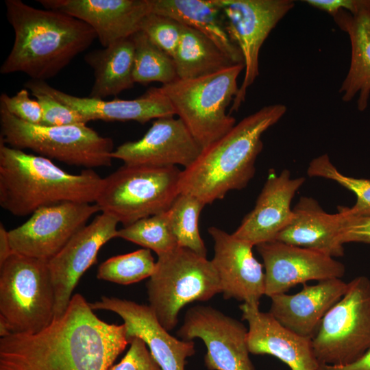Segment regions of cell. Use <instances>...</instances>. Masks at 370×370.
Here are the masks:
<instances>
[{
	"label": "cell",
	"mask_w": 370,
	"mask_h": 370,
	"mask_svg": "<svg viewBox=\"0 0 370 370\" xmlns=\"http://www.w3.org/2000/svg\"><path fill=\"white\" fill-rule=\"evenodd\" d=\"M6 230L2 223H0V266L13 254Z\"/></svg>",
	"instance_id": "obj_41"
},
{
	"label": "cell",
	"mask_w": 370,
	"mask_h": 370,
	"mask_svg": "<svg viewBox=\"0 0 370 370\" xmlns=\"http://www.w3.org/2000/svg\"><path fill=\"white\" fill-rule=\"evenodd\" d=\"M45 9L62 12L90 26L103 47L140 31L153 12L152 0H38Z\"/></svg>",
	"instance_id": "obj_20"
},
{
	"label": "cell",
	"mask_w": 370,
	"mask_h": 370,
	"mask_svg": "<svg viewBox=\"0 0 370 370\" xmlns=\"http://www.w3.org/2000/svg\"><path fill=\"white\" fill-rule=\"evenodd\" d=\"M206 205L198 198L180 193L167 210L172 233L177 245L206 257L207 249L200 236L198 220Z\"/></svg>",
	"instance_id": "obj_30"
},
{
	"label": "cell",
	"mask_w": 370,
	"mask_h": 370,
	"mask_svg": "<svg viewBox=\"0 0 370 370\" xmlns=\"http://www.w3.org/2000/svg\"><path fill=\"white\" fill-rule=\"evenodd\" d=\"M332 17L348 34L352 47L350 66L339 92L345 102L358 95L357 108L362 112L370 97V0L355 14L341 10Z\"/></svg>",
	"instance_id": "obj_25"
},
{
	"label": "cell",
	"mask_w": 370,
	"mask_h": 370,
	"mask_svg": "<svg viewBox=\"0 0 370 370\" xmlns=\"http://www.w3.org/2000/svg\"><path fill=\"white\" fill-rule=\"evenodd\" d=\"M286 111L283 104L269 105L236 123L181 171L180 193L191 195L206 205L222 199L231 190L244 188L255 174L262 134Z\"/></svg>",
	"instance_id": "obj_3"
},
{
	"label": "cell",
	"mask_w": 370,
	"mask_h": 370,
	"mask_svg": "<svg viewBox=\"0 0 370 370\" xmlns=\"http://www.w3.org/2000/svg\"><path fill=\"white\" fill-rule=\"evenodd\" d=\"M208 231L214 241L211 262L224 298L259 306L264 295L265 275L263 265L254 256V246L217 227H210Z\"/></svg>",
	"instance_id": "obj_18"
},
{
	"label": "cell",
	"mask_w": 370,
	"mask_h": 370,
	"mask_svg": "<svg viewBox=\"0 0 370 370\" xmlns=\"http://www.w3.org/2000/svg\"><path fill=\"white\" fill-rule=\"evenodd\" d=\"M119 223L113 216L101 212L48 260L56 297L54 318L66 310L78 281L97 262L101 247L116 237Z\"/></svg>",
	"instance_id": "obj_15"
},
{
	"label": "cell",
	"mask_w": 370,
	"mask_h": 370,
	"mask_svg": "<svg viewBox=\"0 0 370 370\" xmlns=\"http://www.w3.org/2000/svg\"><path fill=\"white\" fill-rule=\"evenodd\" d=\"M103 178L92 169L67 173L51 160L0 142V206L25 217L62 202H95Z\"/></svg>",
	"instance_id": "obj_4"
},
{
	"label": "cell",
	"mask_w": 370,
	"mask_h": 370,
	"mask_svg": "<svg viewBox=\"0 0 370 370\" xmlns=\"http://www.w3.org/2000/svg\"><path fill=\"white\" fill-rule=\"evenodd\" d=\"M304 1L310 6L326 12L333 16L341 10L355 14L367 4L368 0H306Z\"/></svg>",
	"instance_id": "obj_39"
},
{
	"label": "cell",
	"mask_w": 370,
	"mask_h": 370,
	"mask_svg": "<svg viewBox=\"0 0 370 370\" xmlns=\"http://www.w3.org/2000/svg\"><path fill=\"white\" fill-rule=\"evenodd\" d=\"M248 329L239 321L208 306L186 312L177 335L184 341L201 338L207 348L209 370H255L247 345Z\"/></svg>",
	"instance_id": "obj_13"
},
{
	"label": "cell",
	"mask_w": 370,
	"mask_h": 370,
	"mask_svg": "<svg viewBox=\"0 0 370 370\" xmlns=\"http://www.w3.org/2000/svg\"><path fill=\"white\" fill-rule=\"evenodd\" d=\"M134 46L133 78L135 83L162 85L178 79L173 58L156 46L141 30L132 36Z\"/></svg>",
	"instance_id": "obj_29"
},
{
	"label": "cell",
	"mask_w": 370,
	"mask_h": 370,
	"mask_svg": "<svg viewBox=\"0 0 370 370\" xmlns=\"http://www.w3.org/2000/svg\"><path fill=\"white\" fill-rule=\"evenodd\" d=\"M147 288L149 306L167 331L175 328L178 314L186 304L206 301L221 293L211 260L181 247L158 256Z\"/></svg>",
	"instance_id": "obj_7"
},
{
	"label": "cell",
	"mask_w": 370,
	"mask_h": 370,
	"mask_svg": "<svg viewBox=\"0 0 370 370\" xmlns=\"http://www.w3.org/2000/svg\"><path fill=\"white\" fill-rule=\"evenodd\" d=\"M5 4L14 40L0 67L3 75L21 72L46 81L97 38L90 26L62 12L36 8L21 0H5Z\"/></svg>",
	"instance_id": "obj_2"
},
{
	"label": "cell",
	"mask_w": 370,
	"mask_h": 370,
	"mask_svg": "<svg viewBox=\"0 0 370 370\" xmlns=\"http://www.w3.org/2000/svg\"><path fill=\"white\" fill-rule=\"evenodd\" d=\"M256 247L263 260L264 295L269 297L308 281L341 278L345 273L343 264L315 250L278 241Z\"/></svg>",
	"instance_id": "obj_14"
},
{
	"label": "cell",
	"mask_w": 370,
	"mask_h": 370,
	"mask_svg": "<svg viewBox=\"0 0 370 370\" xmlns=\"http://www.w3.org/2000/svg\"><path fill=\"white\" fill-rule=\"evenodd\" d=\"M0 106L18 119L34 125H40L42 109L36 99H32L26 88L10 97L6 93L0 96Z\"/></svg>",
	"instance_id": "obj_36"
},
{
	"label": "cell",
	"mask_w": 370,
	"mask_h": 370,
	"mask_svg": "<svg viewBox=\"0 0 370 370\" xmlns=\"http://www.w3.org/2000/svg\"><path fill=\"white\" fill-rule=\"evenodd\" d=\"M48 260L13 253L0 266V315L12 333L34 334L54 319Z\"/></svg>",
	"instance_id": "obj_9"
},
{
	"label": "cell",
	"mask_w": 370,
	"mask_h": 370,
	"mask_svg": "<svg viewBox=\"0 0 370 370\" xmlns=\"http://www.w3.org/2000/svg\"><path fill=\"white\" fill-rule=\"evenodd\" d=\"M156 262L148 249L110 258L99 267L97 278L123 285H128L150 278Z\"/></svg>",
	"instance_id": "obj_32"
},
{
	"label": "cell",
	"mask_w": 370,
	"mask_h": 370,
	"mask_svg": "<svg viewBox=\"0 0 370 370\" xmlns=\"http://www.w3.org/2000/svg\"><path fill=\"white\" fill-rule=\"evenodd\" d=\"M116 237L152 250L158 256L179 247L170 227L167 211L124 226L118 230Z\"/></svg>",
	"instance_id": "obj_31"
},
{
	"label": "cell",
	"mask_w": 370,
	"mask_h": 370,
	"mask_svg": "<svg viewBox=\"0 0 370 370\" xmlns=\"http://www.w3.org/2000/svg\"><path fill=\"white\" fill-rule=\"evenodd\" d=\"M24 87L31 92H39L53 97L78 112L87 122L134 121L144 124L153 119L175 115L172 104L160 87H151L134 99L110 101L74 96L51 86L46 81L31 79L24 84Z\"/></svg>",
	"instance_id": "obj_19"
},
{
	"label": "cell",
	"mask_w": 370,
	"mask_h": 370,
	"mask_svg": "<svg viewBox=\"0 0 370 370\" xmlns=\"http://www.w3.org/2000/svg\"><path fill=\"white\" fill-rule=\"evenodd\" d=\"M338 210L341 214L342 243L355 242L370 244V215L349 214L344 206H338Z\"/></svg>",
	"instance_id": "obj_38"
},
{
	"label": "cell",
	"mask_w": 370,
	"mask_h": 370,
	"mask_svg": "<svg viewBox=\"0 0 370 370\" xmlns=\"http://www.w3.org/2000/svg\"><path fill=\"white\" fill-rule=\"evenodd\" d=\"M134 58L132 37L86 53L84 60L94 72V83L89 97L103 99L132 88L135 84Z\"/></svg>",
	"instance_id": "obj_27"
},
{
	"label": "cell",
	"mask_w": 370,
	"mask_h": 370,
	"mask_svg": "<svg viewBox=\"0 0 370 370\" xmlns=\"http://www.w3.org/2000/svg\"><path fill=\"white\" fill-rule=\"evenodd\" d=\"M183 26L170 16L151 12L143 20L140 30L156 46L173 58L182 36Z\"/></svg>",
	"instance_id": "obj_34"
},
{
	"label": "cell",
	"mask_w": 370,
	"mask_h": 370,
	"mask_svg": "<svg viewBox=\"0 0 370 370\" xmlns=\"http://www.w3.org/2000/svg\"><path fill=\"white\" fill-rule=\"evenodd\" d=\"M99 211L96 204L74 201L39 208L24 223L8 231L12 251L49 260Z\"/></svg>",
	"instance_id": "obj_12"
},
{
	"label": "cell",
	"mask_w": 370,
	"mask_h": 370,
	"mask_svg": "<svg viewBox=\"0 0 370 370\" xmlns=\"http://www.w3.org/2000/svg\"><path fill=\"white\" fill-rule=\"evenodd\" d=\"M12 334L11 328L8 321L0 315V336L4 338Z\"/></svg>",
	"instance_id": "obj_42"
},
{
	"label": "cell",
	"mask_w": 370,
	"mask_h": 370,
	"mask_svg": "<svg viewBox=\"0 0 370 370\" xmlns=\"http://www.w3.org/2000/svg\"><path fill=\"white\" fill-rule=\"evenodd\" d=\"M124 357L109 370H162L142 339L134 337Z\"/></svg>",
	"instance_id": "obj_37"
},
{
	"label": "cell",
	"mask_w": 370,
	"mask_h": 370,
	"mask_svg": "<svg viewBox=\"0 0 370 370\" xmlns=\"http://www.w3.org/2000/svg\"><path fill=\"white\" fill-rule=\"evenodd\" d=\"M244 64H234L208 75L177 79L160 86L175 115L185 124L201 149L215 142L235 125L226 109L238 94L237 79Z\"/></svg>",
	"instance_id": "obj_5"
},
{
	"label": "cell",
	"mask_w": 370,
	"mask_h": 370,
	"mask_svg": "<svg viewBox=\"0 0 370 370\" xmlns=\"http://www.w3.org/2000/svg\"><path fill=\"white\" fill-rule=\"evenodd\" d=\"M181 170L124 164L105 178L95 204L124 226L167 211L180 194Z\"/></svg>",
	"instance_id": "obj_8"
},
{
	"label": "cell",
	"mask_w": 370,
	"mask_h": 370,
	"mask_svg": "<svg viewBox=\"0 0 370 370\" xmlns=\"http://www.w3.org/2000/svg\"><path fill=\"white\" fill-rule=\"evenodd\" d=\"M153 12L170 16L212 40L235 64H244L242 53L230 38L216 0H152Z\"/></svg>",
	"instance_id": "obj_26"
},
{
	"label": "cell",
	"mask_w": 370,
	"mask_h": 370,
	"mask_svg": "<svg viewBox=\"0 0 370 370\" xmlns=\"http://www.w3.org/2000/svg\"><path fill=\"white\" fill-rule=\"evenodd\" d=\"M293 212L292 220L275 241L315 250L333 258L344 255L340 212L329 214L317 201L308 197H301Z\"/></svg>",
	"instance_id": "obj_24"
},
{
	"label": "cell",
	"mask_w": 370,
	"mask_h": 370,
	"mask_svg": "<svg viewBox=\"0 0 370 370\" xmlns=\"http://www.w3.org/2000/svg\"><path fill=\"white\" fill-rule=\"evenodd\" d=\"M347 284L311 338L320 365H348L370 349V280L358 276Z\"/></svg>",
	"instance_id": "obj_10"
},
{
	"label": "cell",
	"mask_w": 370,
	"mask_h": 370,
	"mask_svg": "<svg viewBox=\"0 0 370 370\" xmlns=\"http://www.w3.org/2000/svg\"><path fill=\"white\" fill-rule=\"evenodd\" d=\"M318 370H370V349L356 361L345 365H321Z\"/></svg>",
	"instance_id": "obj_40"
},
{
	"label": "cell",
	"mask_w": 370,
	"mask_h": 370,
	"mask_svg": "<svg viewBox=\"0 0 370 370\" xmlns=\"http://www.w3.org/2000/svg\"><path fill=\"white\" fill-rule=\"evenodd\" d=\"M348 284L341 278L303 284L293 295L271 297L269 312L284 326L303 337L312 338L327 312L344 295Z\"/></svg>",
	"instance_id": "obj_23"
},
{
	"label": "cell",
	"mask_w": 370,
	"mask_h": 370,
	"mask_svg": "<svg viewBox=\"0 0 370 370\" xmlns=\"http://www.w3.org/2000/svg\"><path fill=\"white\" fill-rule=\"evenodd\" d=\"M0 142L12 148L29 149L49 160L86 169L112 164V139L86 125H34L0 106Z\"/></svg>",
	"instance_id": "obj_6"
},
{
	"label": "cell",
	"mask_w": 370,
	"mask_h": 370,
	"mask_svg": "<svg viewBox=\"0 0 370 370\" xmlns=\"http://www.w3.org/2000/svg\"><path fill=\"white\" fill-rule=\"evenodd\" d=\"M39 103L42 109L40 125L45 126H66L73 125H86L87 121L76 110L58 101L47 94L32 92Z\"/></svg>",
	"instance_id": "obj_35"
},
{
	"label": "cell",
	"mask_w": 370,
	"mask_h": 370,
	"mask_svg": "<svg viewBox=\"0 0 370 370\" xmlns=\"http://www.w3.org/2000/svg\"><path fill=\"white\" fill-rule=\"evenodd\" d=\"M201 150L183 121L168 116L157 119L140 139L121 145L112 156L128 166L186 169Z\"/></svg>",
	"instance_id": "obj_16"
},
{
	"label": "cell",
	"mask_w": 370,
	"mask_h": 370,
	"mask_svg": "<svg viewBox=\"0 0 370 370\" xmlns=\"http://www.w3.org/2000/svg\"><path fill=\"white\" fill-rule=\"evenodd\" d=\"M242 319L248 323L247 345L250 354H268L285 363L291 370H318L310 338L303 337L280 323L259 306L243 303Z\"/></svg>",
	"instance_id": "obj_22"
},
{
	"label": "cell",
	"mask_w": 370,
	"mask_h": 370,
	"mask_svg": "<svg viewBox=\"0 0 370 370\" xmlns=\"http://www.w3.org/2000/svg\"><path fill=\"white\" fill-rule=\"evenodd\" d=\"M227 32L241 50L245 75L230 112L245 100L247 88L259 75V53L270 32L294 7L292 0H216Z\"/></svg>",
	"instance_id": "obj_11"
},
{
	"label": "cell",
	"mask_w": 370,
	"mask_h": 370,
	"mask_svg": "<svg viewBox=\"0 0 370 370\" xmlns=\"http://www.w3.org/2000/svg\"><path fill=\"white\" fill-rule=\"evenodd\" d=\"M173 58L178 79H183L208 75L236 64L212 40L186 25L183 26Z\"/></svg>",
	"instance_id": "obj_28"
},
{
	"label": "cell",
	"mask_w": 370,
	"mask_h": 370,
	"mask_svg": "<svg viewBox=\"0 0 370 370\" xmlns=\"http://www.w3.org/2000/svg\"><path fill=\"white\" fill-rule=\"evenodd\" d=\"M269 173L254 209L232 234L253 246L275 241L293 219L292 199L305 178H293L284 169Z\"/></svg>",
	"instance_id": "obj_21"
},
{
	"label": "cell",
	"mask_w": 370,
	"mask_h": 370,
	"mask_svg": "<svg viewBox=\"0 0 370 370\" xmlns=\"http://www.w3.org/2000/svg\"><path fill=\"white\" fill-rule=\"evenodd\" d=\"M307 173L310 177L332 180L356 196V204L351 208L344 207L347 212L354 215H370V180L354 178L340 173L327 154L314 158L310 163Z\"/></svg>",
	"instance_id": "obj_33"
},
{
	"label": "cell",
	"mask_w": 370,
	"mask_h": 370,
	"mask_svg": "<svg viewBox=\"0 0 370 370\" xmlns=\"http://www.w3.org/2000/svg\"><path fill=\"white\" fill-rule=\"evenodd\" d=\"M130 342L123 324L100 319L79 293L34 334L0 339V370H109Z\"/></svg>",
	"instance_id": "obj_1"
},
{
	"label": "cell",
	"mask_w": 370,
	"mask_h": 370,
	"mask_svg": "<svg viewBox=\"0 0 370 370\" xmlns=\"http://www.w3.org/2000/svg\"><path fill=\"white\" fill-rule=\"evenodd\" d=\"M89 304L93 310H105L119 314L123 320L129 342L134 337L142 339L162 370H185L187 358L195 353L194 342L171 335L149 306L106 296Z\"/></svg>",
	"instance_id": "obj_17"
}]
</instances>
